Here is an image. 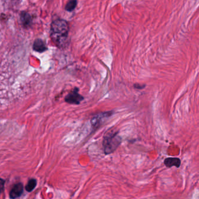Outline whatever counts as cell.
Masks as SVG:
<instances>
[{
	"label": "cell",
	"mask_w": 199,
	"mask_h": 199,
	"mask_svg": "<svg viewBox=\"0 0 199 199\" xmlns=\"http://www.w3.org/2000/svg\"><path fill=\"white\" fill-rule=\"evenodd\" d=\"M21 20L25 27H28L32 23V17L29 13L22 12L21 14Z\"/></svg>",
	"instance_id": "obj_8"
},
{
	"label": "cell",
	"mask_w": 199,
	"mask_h": 199,
	"mask_svg": "<svg viewBox=\"0 0 199 199\" xmlns=\"http://www.w3.org/2000/svg\"><path fill=\"white\" fill-rule=\"evenodd\" d=\"M121 143V138L118 132H107L104 136L103 140V146L104 152L106 154H109L116 150Z\"/></svg>",
	"instance_id": "obj_2"
},
{
	"label": "cell",
	"mask_w": 199,
	"mask_h": 199,
	"mask_svg": "<svg viewBox=\"0 0 199 199\" xmlns=\"http://www.w3.org/2000/svg\"><path fill=\"white\" fill-rule=\"evenodd\" d=\"M164 164L168 168H170L173 166H175L177 168H179L181 165V160L178 158L169 157L166 158L164 160Z\"/></svg>",
	"instance_id": "obj_7"
},
{
	"label": "cell",
	"mask_w": 199,
	"mask_h": 199,
	"mask_svg": "<svg viewBox=\"0 0 199 199\" xmlns=\"http://www.w3.org/2000/svg\"><path fill=\"white\" fill-rule=\"evenodd\" d=\"M33 49L34 51H37L40 53L43 52L45 51H46L47 49L46 44L42 40L38 38L35 40V41L33 45Z\"/></svg>",
	"instance_id": "obj_6"
},
{
	"label": "cell",
	"mask_w": 199,
	"mask_h": 199,
	"mask_svg": "<svg viewBox=\"0 0 199 199\" xmlns=\"http://www.w3.org/2000/svg\"><path fill=\"white\" fill-rule=\"evenodd\" d=\"M37 185V181L34 179H31L28 182L25 187L26 191L28 192H31L32 191H34V188L36 187Z\"/></svg>",
	"instance_id": "obj_9"
},
{
	"label": "cell",
	"mask_w": 199,
	"mask_h": 199,
	"mask_svg": "<svg viewBox=\"0 0 199 199\" xmlns=\"http://www.w3.org/2000/svg\"><path fill=\"white\" fill-rule=\"evenodd\" d=\"M141 85H134V87L137 88V89H143V88H144V87H145V86H140Z\"/></svg>",
	"instance_id": "obj_12"
},
{
	"label": "cell",
	"mask_w": 199,
	"mask_h": 199,
	"mask_svg": "<svg viewBox=\"0 0 199 199\" xmlns=\"http://www.w3.org/2000/svg\"><path fill=\"white\" fill-rule=\"evenodd\" d=\"M112 113H113L112 111L106 112L97 114L95 117H94L91 121V123H92V127H99V125L101 123V122H102V120L103 119H106L107 118L109 117L110 115H112Z\"/></svg>",
	"instance_id": "obj_5"
},
{
	"label": "cell",
	"mask_w": 199,
	"mask_h": 199,
	"mask_svg": "<svg viewBox=\"0 0 199 199\" xmlns=\"http://www.w3.org/2000/svg\"><path fill=\"white\" fill-rule=\"evenodd\" d=\"M69 26L63 19H58L51 23L50 37L55 46L60 48L65 47L68 44Z\"/></svg>",
	"instance_id": "obj_1"
},
{
	"label": "cell",
	"mask_w": 199,
	"mask_h": 199,
	"mask_svg": "<svg viewBox=\"0 0 199 199\" xmlns=\"http://www.w3.org/2000/svg\"><path fill=\"white\" fill-rule=\"evenodd\" d=\"M5 181L3 179H1V191L3 192L4 191V187Z\"/></svg>",
	"instance_id": "obj_11"
},
{
	"label": "cell",
	"mask_w": 199,
	"mask_h": 199,
	"mask_svg": "<svg viewBox=\"0 0 199 199\" xmlns=\"http://www.w3.org/2000/svg\"><path fill=\"white\" fill-rule=\"evenodd\" d=\"M76 4H77L76 0H69L68 2L65 5V9L68 12H71L74 10V9L76 8Z\"/></svg>",
	"instance_id": "obj_10"
},
{
	"label": "cell",
	"mask_w": 199,
	"mask_h": 199,
	"mask_svg": "<svg viewBox=\"0 0 199 199\" xmlns=\"http://www.w3.org/2000/svg\"><path fill=\"white\" fill-rule=\"evenodd\" d=\"M84 97L79 94V89L75 87L65 96V101L70 104H80L84 100Z\"/></svg>",
	"instance_id": "obj_3"
},
{
	"label": "cell",
	"mask_w": 199,
	"mask_h": 199,
	"mask_svg": "<svg viewBox=\"0 0 199 199\" xmlns=\"http://www.w3.org/2000/svg\"><path fill=\"white\" fill-rule=\"evenodd\" d=\"M24 191V186L21 183L15 184L9 192V197L12 199H17L21 196Z\"/></svg>",
	"instance_id": "obj_4"
}]
</instances>
